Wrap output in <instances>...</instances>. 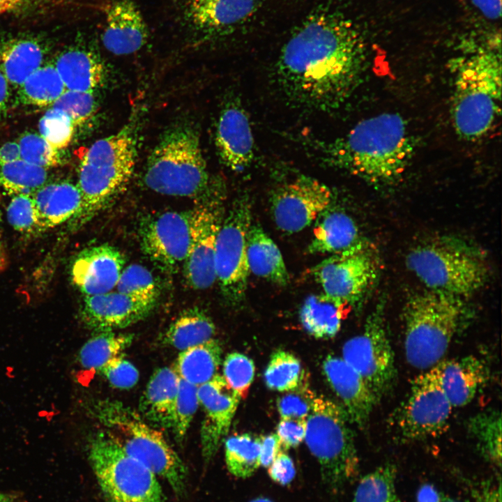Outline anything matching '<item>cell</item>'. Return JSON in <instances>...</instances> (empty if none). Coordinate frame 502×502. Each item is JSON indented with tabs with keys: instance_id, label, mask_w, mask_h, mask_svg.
<instances>
[{
	"instance_id": "cell-43",
	"label": "cell",
	"mask_w": 502,
	"mask_h": 502,
	"mask_svg": "<svg viewBox=\"0 0 502 502\" xmlns=\"http://www.w3.org/2000/svg\"><path fill=\"white\" fill-rule=\"evenodd\" d=\"M199 404L197 386L180 378L171 426L177 441L185 438Z\"/></svg>"
},
{
	"instance_id": "cell-53",
	"label": "cell",
	"mask_w": 502,
	"mask_h": 502,
	"mask_svg": "<svg viewBox=\"0 0 502 502\" xmlns=\"http://www.w3.org/2000/svg\"><path fill=\"white\" fill-rule=\"evenodd\" d=\"M282 450L276 434H270L261 436L260 464L264 467H268Z\"/></svg>"
},
{
	"instance_id": "cell-10",
	"label": "cell",
	"mask_w": 502,
	"mask_h": 502,
	"mask_svg": "<svg viewBox=\"0 0 502 502\" xmlns=\"http://www.w3.org/2000/svg\"><path fill=\"white\" fill-rule=\"evenodd\" d=\"M88 456L107 502H165L157 476L105 430L91 438Z\"/></svg>"
},
{
	"instance_id": "cell-1",
	"label": "cell",
	"mask_w": 502,
	"mask_h": 502,
	"mask_svg": "<svg viewBox=\"0 0 502 502\" xmlns=\"http://www.w3.org/2000/svg\"><path fill=\"white\" fill-rule=\"evenodd\" d=\"M366 46L353 23L333 12L308 17L283 46L275 79L284 96L302 107H340L361 80Z\"/></svg>"
},
{
	"instance_id": "cell-55",
	"label": "cell",
	"mask_w": 502,
	"mask_h": 502,
	"mask_svg": "<svg viewBox=\"0 0 502 502\" xmlns=\"http://www.w3.org/2000/svg\"><path fill=\"white\" fill-rule=\"evenodd\" d=\"M476 502H501V480L498 485L494 482L485 484L477 496Z\"/></svg>"
},
{
	"instance_id": "cell-19",
	"label": "cell",
	"mask_w": 502,
	"mask_h": 502,
	"mask_svg": "<svg viewBox=\"0 0 502 502\" xmlns=\"http://www.w3.org/2000/svg\"><path fill=\"white\" fill-rule=\"evenodd\" d=\"M197 395L204 411L200 431L201 455L208 464L227 435L241 398L218 374L197 386Z\"/></svg>"
},
{
	"instance_id": "cell-47",
	"label": "cell",
	"mask_w": 502,
	"mask_h": 502,
	"mask_svg": "<svg viewBox=\"0 0 502 502\" xmlns=\"http://www.w3.org/2000/svg\"><path fill=\"white\" fill-rule=\"evenodd\" d=\"M51 107L64 112L77 126L94 115L97 105L93 92L66 90Z\"/></svg>"
},
{
	"instance_id": "cell-52",
	"label": "cell",
	"mask_w": 502,
	"mask_h": 502,
	"mask_svg": "<svg viewBox=\"0 0 502 502\" xmlns=\"http://www.w3.org/2000/svg\"><path fill=\"white\" fill-rule=\"evenodd\" d=\"M270 478L280 485H289L296 476V468L292 459L282 451L268 467Z\"/></svg>"
},
{
	"instance_id": "cell-5",
	"label": "cell",
	"mask_w": 502,
	"mask_h": 502,
	"mask_svg": "<svg viewBox=\"0 0 502 502\" xmlns=\"http://www.w3.org/2000/svg\"><path fill=\"white\" fill-rule=\"evenodd\" d=\"M453 89L451 112L457 134L468 141L484 137L500 114V52L480 50L462 59Z\"/></svg>"
},
{
	"instance_id": "cell-48",
	"label": "cell",
	"mask_w": 502,
	"mask_h": 502,
	"mask_svg": "<svg viewBox=\"0 0 502 502\" xmlns=\"http://www.w3.org/2000/svg\"><path fill=\"white\" fill-rule=\"evenodd\" d=\"M7 216L11 226L18 231L25 234L40 231L31 195H14L8 206Z\"/></svg>"
},
{
	"instance_id": "cell-50",
	"label": "cell",
	"mask_w": 502,
	"mask_h": 502,
	"mask_svg": "<svg viewBox=\"0 0 502 502\" xmlns=\"http://www.w3.org/2000/svg\"><path fill=\"white\" fill-rule=\"evenodd\" d=\"M114 387L129 389L139 380V372L134 365L121 355L109 360L98 371Z\"/></svg>"
},
{
	"instance_id": "cell-40",
	"label": "cell",
	"mask_w": 502,
	"mask_h": 502,
	"mask_svg": "<svg viewBox=\"0 0 502 502\" xmlns=\"http://www.w3.org/2000/svg\"><path fill=\"white\" fill-rule=\"evenodd\" d=\"M48 178L47 169L21 158L0 165V186L14 195H32L49 182Z\"/></svg>"
},
{
	"instance_id": "cell-60",
	"label": "cell",
	"mask_w": 502,
	"mask_h": 502,
	"mask_svg": "<svg viewBox=\"0 0 502 502\" xmlns=\"http://www.w3.org/2000/svg\"><path fill=\"white\" fill-rule=\"evenodd\" d=\"M6 266V254L5 250L3 248L2 240H1V229H0V271H1Z\"/></svg>"
},
{
	"instance_id": "cell-29",
	"label": "cell",
	"mask_w": 502,
	"mask_h": 502,
	"mask_svg": "<svg viewBox=\"0 0 502 502\" xmlns=\"http://www.w3.org/2000/svg\"><path fill=\"white\" fill-rule=\"evenodd\" d=\"M46 49L32 36L15 37L0 43V69L9 84L19 86L43 65Z\"/></svg>"
},
{
	"instance_id": "cell-17",
	"label": "cell",
	"mask_w": 502,
	"mask_h": 502,
	"mask_svg": "<svg viewBox=\"0 0 502 502\" xmlns=\"http://www.w3.org/2000/svg\"><path fill=\"white\" fill-rule=\"evenodd\" d=\"M330 188L317 179L301 176L277 187L270 199L277 227L293 234L310 226L330 205Z\"/></svg>"
},
{
	"instance_id": "cell-18",
	"label": "cell",
	"mask_w": 502,
	"mask_h": 502,
	"mask_svg": "<svg viewBox=\"0 0 502 502\" xmlns=\"http://www.w3.org/2000/svg\"><path fill=\"white\" fill-rule=\"evenodd\" d=\"M139 238L143 252L156 266L176 273L183 268L190 249V210L145 218L140 224Z\"/></svg>"
},
{
	"instance_id": "cell-28",
	"label": "cell",
	"mask_w": 502,
	"mask_h": 502,
	"mask_svg": "<svg viewBox=\"0 0 502 502\" xmlns=\"http://www.w3.org/2000/svg\"><path fill=\"white\" fill-rule=\"evenodd\" d=\"M180 377L174 368L163 367L152 374L139 400V413L156 428L171 429Z\"/></svg>"
},
{
	"instance_id": "cell-12",
	"label": "cell",
	"mask_w": 502,
	"mask_h": 502,
	"mask_svg": "<svg viewBox=\"0 0 502 502\" xmlns=\"http://www.w3.org/2000/svg\"><path fill=\"white\" fill-rule=\"evenodd\" d=\"M379 302L367 317L361 333L342 347V358L363 377L376 404L393 389L397 379L395 355Z\"/></svg>"
},
{
	"instance_id": "cell-34",
	"label": "cell",
	"mask_w": 502,
	"mask_h": 502,
	"mask_svg": "<svg viewBox=\"0 0 502 502\" xmlns=\"http://www.w3.org/2000/svg\"><path fill=\"white\" fill-rule=\"evenodd\" d=\"M215 326L211 317L198 307L183 310L162 335L164 344L179 351L213 338Z\"/></svg>"
},
{
	"instance_id": "cell-2",
	"label": "cell",
	"mask_w": 502,
	"mask_h": 502,
	"mask_svg": "<svg viewBox=\"0 0 502 502\" xmlns=\"http://www.w3.org/2000/svg\"><path fill=\"white\" fill-rule=\"evenodd\" d=\"M324 160L376 185L396 183L409 165L416 139L406 121L383 113L358 122L344 135L322 145Z\"/></svg>"
},
{
	"instance_id": "cell-58",
	"label": "cell",
	"mask_w": 502,
	"mask_h": 502,
	"mask_svg": "<svg viewBox=\"0 0 502 502\" xmlns=\"http://www.w3.org/2000/svg\"><path fill=\"white\" fill-rule=\"evenodd\" d=\"M24 0H0V15L16 10Z\"/></svg>"
},
{
	"instance_id": "cell-15",
	"label": "cell",
	"mask_w": 502,
	"mask_h": 502,
	"mask_svg": "<svg viewBox=\"0 0 502 502\" xmlns=\"http://www.w3.org/2000/svg\"><path fill=\"white\" fill-rule=\"evenodd\" d=\"M311 273L326 295L349 305L359 301L374 283L379 261L374 248L362 240L342 252L330 254Z\"/></svg>"
},
{
	"instance_id": "cell-35",
	"label": "cell",
	"mask_w": 502,
	"mask_h": 502,
	"mask_svg": "<svg viewBox=\"0 0 502 502\" xmlns=\"http://www.w3.org/2000/svg\"><path fill=\"white\" fill-rule=\"evenodd\" d=\"M89 338L80 348L78 360L90 371L98 372L111 359L121 355L133 340V335L102 330Z\"/></svg>"
},
{
	"instance_id": "cell-54",
	"label": "cell",
	"mask_w": 502,
	"mask_h": 502,
	"mask_svg": "<svg viewBox=\"0 0 502 502\" xmlns=\"http://www.w3.org/2000/svg\"><path fill=\"white\" fill-rule=\"evenodd\" d=\"M480 11L487 17L498 19L501 15V0H471Z\"/></svg>"
},
{
	"instance_id": "cell-23",
	"label": "cell",
	"mask_w": 502,
	"mask_h": 502,
	"mask_svg": "<svg viewBox=\"0 0 502 502\" xmlns=\"http://www.w3.org/2000/svg\"><path fill=\"white\" fill-rule=\"evenodd\" d=\"M105 25L101 40L115 55H127L142 49L149 40V28L132 0H112L105 9Z\"/></svg>"
},
{
	"instance_id": "cell-26",
	"label": "cell",
	"mask_w": 502,
	"mask_h": 502,
	"mask_svg": "<svg viewBox=\"0 0 502 502\" xmlns=\"http://www.w3.org/2000/svg\"><path fill=\"white\" fill-rule=\"evenodd\" d=\"M31 196L40 231L73 220L82 204L77 185L66 181H49Z\"/></svg>"
},
{
	"instance_id": "cell-6",
	"label": "cell",
	"mask_w": 502,
	"mask_h": 502,
	"mask_svg": "<svg viewBox=\"0 0 502 502\" xmlns=\"http://www.w3.org/2000/svg\"><path fill=\"white\" fill-rule=\"evenodd\" d=\"M91 412L128 455L164 479L175 494L183 496L187 469L160 430L148 423L138 411L117 400L98 401Z\"/></svg>"
},
{
	"instance_id": "cell-32",
	"label": "cell",
	"mask_w": 502,
	"mask_h": 502,
	"mask_svg": "<svg viewBox=\"0 0 502 502\" xmlns=\"http://www.w3.org/2000/svg\"><path fill=\"white\" fill-rule=\"evenodd\" d=\"M349 308V305L324 293L313 294L302 305L301 322L307 333L315 338H331L339 332Z\"/></svg>"
},
{
	"instance_id": "cell-42",
	"label": "cell",
	"mask_w": 502,
	"mask_h": 502,
	"mask_svg": "<svg viewBox=\"0 0 502 502\" xmlns=\"http://www.w3.org/2000/svg\"><path fill=\"white\" fill-rule=\"evenodd\" d=\"M117 291L147 304L156 305L160 289L152 273L140 264L123 269L116 285Z\"/></svg>"
},
{
	"instance_id": "cell-46",
	"label": "cell",
	"mask_w": 502,
	"mask_h": 502,
	"mask_svg": "<svg viewBox=\"0 0 502 502\" xmlns=\"http://www.w3.org/2000/svg\"><path fill=\"white\" fill-rule=\"evenodd\" d=\"M254 373V362L243 353H230L223 361V377L242 399L248 396Z\"/></svg>"
},
{
	"instance_id": "cell-24",
	"label": "cell",
	"mask_w": 502,
	"mask_h": 502,
	"mask_svg": "<svg viewBox=\"0 0 502 502\" xmlns=\"http://www.w3.org/2000/svg\"><path fill=\"white\" fill-rule=\"evenodd\" d=\"M215 144L223 163L240 172L249 167L254 158V143L248 116L236 101L222 110L216 129Z\"/></svg>"
},
{
	"instance_id": "cell-3",
	"label": "cell",
	"mask_w": 502,
	"mask_h": 502,
	"mask_svg": "<svg viewBox=\"0 0 502 502\" xmlns=\"http://www.w3.org/2000/svg\"><path fill=\"white\" fill-rule=\"evenodd\" d=\"M464 298L428 290L409 298L403 309L404 348L412 367L428 370L439 363L463 329Z\"/></svg>"
},
{
	"instance_id": "cell-13",
	"label": "cell",
	"mask_w": 502,
	"mask_h": 502,
	"mask_svg": "<svg viewBox=\"0 0 502 502\" xmlns=\"http://www.w3.org/2000/svg\"><path fill=\"white\" fill-rule=\"evenodd\" d=\"M252 225L249 199L240 197L225 213L217 238L214 265L216 281L225 301L231 306L245 298L250 269L247 238Z\"/></svg>"
},
{
	"instance_id": "cell-22",
	"label": "cell",
	"mask_w": 502,
	"mask_h": 502,
	"mask_svg": "<svg viewBox=\"0 0 502 502\" xmlns=\"http://www.w3.org/2000/svg\"><path fill=\"white\" fill-rule=\"evenodd\" d=\"M322 368L330 387L340 399L351 423L365 427L376 400L360 374L342 357L328 355Z\"/></svg>"
},
{
	"instance_id": "cell-62",
	"label": "cell",
	"mask_w": 502,
	"mask_h": 502,
	"mask_svg": "<svg viewBox=\"0 0 502 502\" xmlns=\"http://www.w3.org/2000/svg\"><path fill=\"white\" fill-rule=\"evenodd\" d=\"M439 502H461V501H457L454 499H452V498H449V497H446V496L441 497V496Z\"/></svg>"
},
{
	"instance_id": "cell-45",
	"label": "cell",
	"mask_w": 502,
	"mask_h": 502,
	"mask_svg": "<svg viewBox=\"0 0 502 502\" xmlns=\"http://www.w3.org/2000/svg\"><path fill=\"white\" fill-rule=\"evenodd\" d=\"M20 158L33 165L48 169L61 165L59 150L36 132H26L18 140Z\"/></svg>"
},
{
	"instance_id": "cell-49",
	"label": "cell",
	"mask_w": 502,
	"mask_h": 502,
	"mask_svg": "<svg viewBox=\"0 0 502 502\" xmlns=\"http://www.w3.org/2000/svg\"><path fill=\"white\" fill-rule=\"evenodd\" d=\"M315 395L307 383L279 398L277 409L281 418L306 419L310 413Z\"/></svg>"
},
{
	"instance_id": "cell-7",
	"label": "cell",
	"mask_w": 502,
	"mask_h": 502,
	"mask_svg": "<svg viewBox=\"0 0 502 502\" xmlns=\"http://www.w3.org/2000/svg\"><path fill=\"white\" fill-rule=\"evenodd\" d=\"M136 155L135 140L128 128L96 141L83 152L77 184L82 204L73 219L76 227L89 221L125 189Z\"/></svg>"
},
{
	"instance_id": "cell-30",
	"label": "cell",
	"mask_w": 502,
	"mask_h": 502,
	"mask_svg": "<svg viewBox=\"0 0 502 502\" xmlns=\"http://www.w3.org/2000/svg\"><path fill=\"white\" fill-rule=\"evenodd\" d=\"M318 218L313 237L307 246L310 254H334L342 252L363 239L353 220L344 212L325 210Z\"/></svg>"
},
{
	"instance_id": "cell-36",
	"label": "cell",
	"mask_w": 502,
	"mask_h": 502,
	"mask_svg": "<svg viewBox=\"0 0 502 502\" xmlns=\"http://www.w3.org/2000/svg\"><path fill=\"white\" fill-rule=\"evenodd\" d=\"M18 89L22 103L37 107L51 106L66 91L52 63L43 64Z\"/></svg>"
},
{
	"instance_id": "cell-20",
	"label": "cell",
	"mask_w": 502,
	"mask_h": 502,
	"mask_svg": "<svg viewBox=\"0 0 502 502\" xmlns=\"http://www.w3.org/2000/svg\"><path fill=\"white\" fill-rule=\"evenodd\" d=\"M124 265L125 258L116 247L107 243L90 247L75 259L73 282L85 296L104 294L116 287Z\"/></svg>"
},
{
	"instance_id": "cell-33",
	"label": "cell",
	"mask_w": 502,
	"mask_h": 502,
	"mask_svg": "<svg viewBox=\"0 0 502 502\" xmlns=\"http://www.w3.org/2000/svg\"><path fill=\"white\" fill-rule=\"evenodd\" d=\"M222 347L214 338L181 351L174 370L178 376L196 386L218 374L222 360Z\"/></svg>"
},
{
	"instance_id": "cell-37",
	"label": "cell",
	"mask_w": 502,
	"mask_h": 502,
	"mask_svg": "<svg viewBox=\"0 0 502 502\" xmlns=\"http://www.w3.org/2000/svg\"><path fill=\"white\" fill-rule=\"evenodd\" d=\"M467 429L480 454L493 464H501V415L489 409L469 419Z\"/></svg>"
},
{
	"instance_id": "cell-4",
	"label": "cell",
	"mask_w": 502,
	"mask_h": 502,
	"mask_svg": "<svg viewBox=\"0 0 502 502\" xmlns=\"http://www.w3.org/2000/svg\"><path fill=\"white\" fill-rule=\"evenodd\" d=\"M408 268L429 289L462 298L481 289L489 275L485 252L462 238L443 236L413 247Z\"/></svg>"
},
{
	"instance_id": "cell-9",
	"label": "cell",
	"mask_w": 502,
	"mask_h": 502,
	"mask_svg": "<svg viewBox=\"0 0 502 502\" xmlns=\"http://www.w3.org/2000/svg\"><path fill=\"white\" fill-rule=\"evenodd\" d=\"M350 423L342 406L315 395L306 418L304 440L319 462L324 485L334 494L341 491L358 472V457Z\"/></svg>"
},
{
	"instance_id": "cell-27",
	"label": "cell",
	"mask_w": 502,
	"mask_h": 502,
	"mask_svg": "<svg viewBox=\"0 0 502 502\" xmlns=\"http://www.w3.org/2000/svg\"><path fill=\"white\" fill-rule=\"evenodd\" d=\"M54 66L66 90L93 92L105 78L106 69L100 57L93 50L80 45L60 52Z\"/></svg>"
},
{
	"instance_id": "cell-61",
	"label": "cell",
	"mask_w": 502,
	"mask_h": 502,
	"mask_svg": "<svg viewBox=\"0 0 502 502\" xmlns=\"http://www.w3.org/2000/svg\"><path fill=\"white\" fill-rule=\"evenodd\" d=\"M249 502H274V501H273L271 499L264 497V496H259V497H256V498L252 499Z\"/></svg>"
},
{
	"instance_id": "cell-14",
	"label": "cell",
	"mask_w": 502,
	"mask_h": 502,
	"mask_svg": "<svg viewBox=\"0 0 502 502\" xmlns=\"http://www.w3.org/2000/svg\"><path fill=\"white\" fill-rule=\"evenodd\" d=\"M225 197V185L220 181L190 209V245L182 269L186 283L193 289H208L216 281L214 259L226 213Z\"/></svg>"
},
{
	"instance_id": "cell-25",
	"label": "cell",
	"mask_w": 502,
	"mask_h": 502,
	"mask_svg": "<svg viewBox=\"0 0 502 502\" xmlns=\"http://www.w3.org/2000/svg\"><path fill=\"white\" fill-rule=\"evenodd\" d=\"M441 386L452 407L469 404L490 379V369L484 360L469 355L436 364Z\"/></svg>"
},
{
	"instance_id": "cell-44",
	"label": "cell",
	"mask_w": 502,
	"mask_h": 502,
	"mask_svg": "<svg viewBox=\"0 0 502 502\" xmlns=\"http://www.w3.org/2000/svg\"><path fill=\"white\" fill-rule=\"evenodd\" d=\"M75 128V125L67 114L53 107L47 109L38 122L39 135L58 150L69 145Z\"/></svg>"
},
{
	"instance_id": "cell-56",
	"label": "cell",
	"mask_w": 502,
	"mask_h": 502,
	"mask_svg": "<svg viewBox=\"0 0 502 502\" xmlns=\"http://www.w3.org/2000/svg\"><path fill=\"white\" fill-rule=\"evenodd\" d=\"M20 158V151L17 142H8L0 147V165Z\"/></svg>"
},
{
	"instance_id": "cell-38",
	"label": "cell",
	"mask_w": 502,
	"mask_h": 502,
	"mask_svg": "<svg viewBox=\"0 0 502 502\" xmlns=\"http://www.w3.org/2000/svg\"><path fill=\"white\" fill-rule=\"evenodd\" d=\"M261 437L250 434H234L225 439V455L228 471L233 476L247 478L260 464Z\"/></svg>"
},
{
	"instance_id": "cell-41",
	"label": "cell",
	"mask_w": 502,
	"mask_h": 502,
	"mask_svg": "<svg viewBox=\"0 0 502 502\" xmlns=\"http://www.w3.org/2000/svg\"><path fill=\"white\" fill-rule=\"evenodd\" d=\"M396 469L383 464L359 481L351 502H401L395 486Z\"/></svg>"
},
{
	"instance_id": "cell-59",
	"label": "cell",
	"mask_w": 502,
	"mask_h": 502,
	"mask_svg": "<svg viewBox=\"0 0 502 502\" xmlns=\"http://www.w3.org/2000/svg\"><path fill=\"white\" fill-rule=\"evenodd\" d=\"M420 502H439L440 497L433 490L423 489L420 494Z\"/></svg>"
},
{
	"instance_id": "cell-16",
	"label": "cell",
	"mask_w": 502,
	"mask_h": 502,
	"mask_svg": "<svg viewBox=\"0 0 502 502\" xmlns=\"http://www.w3.org/2000/svg\"><path fill=\"white\" fill-rule=\"evenodd\" d=\"M182 28L203 43L234 31L259 9L263 0H176Z\"/></svg>"
},
{
	"instance_id": "cell-39",
	"label": "cell",
	"mask_w": 502,
	"mask_h": 502,
	"mask_svg": "<svg viewBox=\"0 0 502 502\" xmlns=\"http://www.w3.org/2000/svg\"><path fill=\"white\" fill-rule=\"evenodd\" d=\"M264 377L269 389L279 392L294 391L308 383L299 359L280 349L271 355Z\"/></svg>"
},
{
	"instance_id": "cell-51",
	"label": "cell",
	"mask_w": 502,
	"mask_h": 502,
	"mask_svg": "<svg viewBox=\"0 0 502 502\" xmlns=\"http://www.w3.org/2000/svg\"><path fill=\"white\" fill-rule=\"evenodd\" d=\"M306 419L282 418L277 427V436L282 450L298 446L304 439Z\"/></svg>"
},
{
	"instance_id": "cell-8",
	"label": "cell",
	"mask_w": 502,
	"mask_h": 502,
	"mask_svg": "<svg viewBox=\"0 0 502 502\" xmlns=\"http://www.w3.org/2000/svg\"><path fill=\"white\" fill-rule=\"evenodd\" d=\"M144 181L156 192L197 199L219 182L208 174L197 133L184 126L162 135L149 157Z\"/></svg>"
},
{
	"instance_id": "cell-31",
	"label": "cell",
	"mask_w": 502,
	"mask_h": 502,
	"mask_svg": "<svg viewBox=\"0 0 502 502\" xmlns=\"http://www.w3.org/2000/svg\"><path fill=\"white\" fill-rule=\"evenodd\" d=\"M247 257L250 272L275 284L285 286L289 275L280 249L258 225L252 224L248 234Z\"/></svg>"
},
{
	"instance_id": "cell-11",
	"label": "cell",
	"mask_w": 502,
	"mask_h": 502,
	"mask_svg": "<svg viewBox=\"0 0 502 502\" xmlns=\"http://www.w3.org/2000/svg\"><path fill=\"white\" fill-rule=\"evenodd\" d=\"M452 409L435 365L413 381L407 396L390 416L389 425L400 441L435 437L446 431Z\"/></svg>"
},
{
	"instance_id": "cell-57",
	"label": "cell",
	"mask_w": 502,
	"mask_h": 502,
	"mask_svg": "<svg viewBox=\"0 0 502 502\" xmlns=\"http://www.w3.org/2000/svg\"><path fill=\"white\" fill-rule=\"evenodd\" d=\"M9 100V83L0 69V123L5 119Z\"/></svg>"
},
{
	"instance_id": "cell-21",
	"label": "cell",
	"mask_w": 502,
	"mask_h": 502,
	"mask_svg": "<svg viewBox=\"0 0 502 502\" xmlns=\"http://www.w3.org/2000/svg\"><path fill=\"white\" fill-rule=\"evenodd\" d=\"M155 307L117 291H110L85 296L80 308V317L83 323L95 332L114 330L142 320Z\"/></svg>"
}]
</instances>
